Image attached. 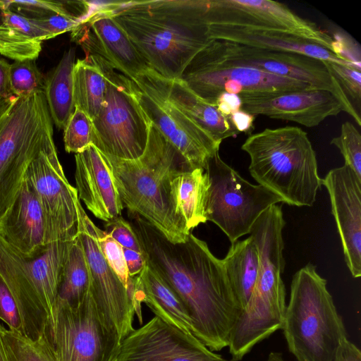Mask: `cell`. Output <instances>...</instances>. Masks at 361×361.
I'll return each mask as SVG.
<instances>
[{
    "instance_id": "6da1fadb",
    "label": "cell",
    "mask_w": 361,
    "mask_h": 361,
    "mask_svg": "<svg viewBox=\"0 0 361 361\" xmlns=\"http://www.w3.org/2000/svg\"><path fill=\"white\" fill-rule=\"evenodd\" d=\"M130 214L146 265L180 299L192 321L193 335L212 351L228 347L242 309L222 259L192 233L185 242L173 243L143 218Z\"/></svg>"
},
{
    "instance_id": "7a4b0ae2",
    "label": "cell",
    "mask_w": 361,
    "mask_h": 361,
    "mask_svg": "<svg viewBox=\"0 0 361 361\" xmlns=\"http://www.w3.org/2000/svg\"><path fill=\"white\" fill-rule=\"evenodd\" d=\"M207 8L208 0L113 1L103 7L147 66L169 80L180 79L210 41Z\"/></svg>"
},
{
    "instance_id": "3957f363",
    "label": "cell",
    "mask_w": 361,
    "mask_h": 361,
    "mask_svg": "<svg viewBox=\"0 0 361 361\" xmlns=\"http://www.w3.org/2000/svg\"><path fill=\"white\" fill-rule=\"evenodd\" d=\"M113 175L123 207L143 218L173 243L185 242L190 232L174 204L171 180L190 168L178 150L151 123L146 148L135 159L102 153Z\"/></svg>"
},
{
    "instance_id": "277c9868",
    "label": "cell",
    "mask_w": 361,
    "mask_h": 361,
    "mask_svg": "<svg viewBox=\"0 0 361 361\" xmlns=\"http://www.w3.org/2000/svg\"><path fill=\"white\" fill-rule=\"evenodd\" d=\"M241 149L252 178L291 206L312 207L322 183L316 153L297 126L265 128L248 136Z\"/></svg>"
},
{
    "instance_id": "5b68a950",
    "label": "cell",
    "mask_w": 361,
    "mask_h": 361,
    "mask_svg": "<svg viewBox=\"0 0 361 361\" xmlns=\"http://www.w3.org/2000/svg\"><path fill=\"white\" fill-rule=\"evenodd\" d=\"M326 280L308 263L293 276L281 329L298 361H334L347 338Z\"/></svg>"
},
{
    "instance_id": "8992f818",
    "label": "cell",
    "mask_w": 361,
    "mask_h": 361,
    "mask_svg": "<svg viewBox=\"0 0 361 361\" xmlns=\"http://www.w3.org/2000/svg\"><path fill=\"white\" fill-rule=\"evenodd\" d=\"M73 240L50 243L39 255L27 257L0 235V276L18 307L23 335L31 339L46 336Z\"/></svg>"
},
{
    "instance_id": "52a82bcc",
    "label": "cell",
    "mask_w": 361,
    "mask_h": 361,
    "mask_svg": "<svg viewBox=\"0 0 361 361\" xmlns=\"http://www.w3.org/2000/svg\"><path fill=\"white\" fill-rule=\"evenodd\" d=\"M53 135L44 92L0 99V218L32 161L55 147Z\"/></svg>"
},
{
    "instance_id": "ba28073f",
    "label": "cell",
    "mask_w": 361,
    "mask_h": 361,
    "mask_svg": "<svg viewBox=\"0 0 361 361\" xmlns=\"http://www.w3.org/2000/svg\"><path fill=\"white\" fill-rule=\"evenodd\" d=\"M106 80L104 102L92 121V144L103 154L122 159L140 157L151 122L137 100L131 80L101 56L91 54Z\"/></svg>"
},
{
    "instance_id": "9c48e42d",
    "label": "cell",
    "mask_w": 361,
    "mask_h": 361,
    "mask_svg": "<svg viewBox=\"0 0 361 361\" xmlns=\"http://www.w3.org/2000/svg\"><path fill=\"white\" fill-rule=\"evenodd\" d=\"M46 337L57 361H117L122 342L90 290L77 306L56 300Z\"/></svg>"
},
{
    "instance_id": "30bf717a",
    "label": "cell",
    "mask_w": 361,
    "mask_h": 361,
    "mask_svg": "<svg viewBox=\"0 0 361 361\" xmlns=\"http://www.w3.org/2000/svg\"><path fill=\"white\" fill-rule=\"evenodd\" d=\"M207 220L217 225L231 243L250 234L259 216L281 198L261 185L245 180L220 157L219 152L208 161Z\"/></svg>"
},
{
    "instance_id": "8fae6325",
    "label": "cell",
    "mask_w": 361,
    "mask_h": 361,
    "mask_svg": "<svg viewBox=\"0 0 361 361\" xmlns=\"http://www.w3.org/2000/svg\"><path fill=\"white\" fill-rule=\"evenodd\" d=\"M200 52L221 63L257 69L305 82L312 89L329 91L339 100L344 111L359 126H361L360 113L355 109L338 81L327 70L323 61L302 54L217 39H210Z\"/></svg>"
},
{
    "instance_id": "7c38bea8",
    "label": "cell",
    "mask_w": 361,
    "mask_h": 361,
    "mask_svg": "<svg viewBox=\"0 0 361 361\" xmlns=\"http://www.w3.org/2000/svg\"><path fill=\"white\" fill-rule=\"evenodd\" d=\"M167 79L149 68L132 80L139 104L149 121L178 150L191 169H205L221 142L214 140L166 97Z\"/></svg>"
},
{
    "instance_id": "4fadbf2b",
    "label": "cell",
    "mask_w": 361,
    "mask_h": 361,
    "mask_svg": "<svg viewBox=\"0 0 361 361\" xmlns=\"http://www.w3.org/2000/svg\"><path fill=\"white\" fill-rule=\"evenodd\" d=\"M180 79L213 106L223 92L257 95L312 89L308 84L297 80L248 67L221 63L200 52L188 64Z\"/></svg>"
},
{
    "instance_id": "5bb4252c",
    "label": "cell",
    "mask_w": 361,
    "mask_h": 361,
    "mask_svg": "<svg viewBox=\"0 0 361 361\" xmlns=\"http://www.w3.org/2000/svg\"><path fill=\"white\" fill-rule=\"evenodd\" d=\"M207 20L208 25H226L290 33L310 39L334 53L335 40L333 37L316 23L302 18L288 6L277 1L208 0Z\"/></svg>"
},
{
    "instance_id": "9a60e30c",
    "label": "cell",
    "mask_w": 361,
    "mask_h": 361,
    "mask_svg": "<svg viewBox=\"0 0 361 361\" xmlns=\"http://www.w3.org/2000/svg\"><path fill=\"white\" fill-rule=\"evenodd\" d=\"M23 178L40 203L48 243L73 240L78 234V196L65 176L56 147L42 151L30 164Z\"/></svg>"
},
{
    "instance_id": "2e32d148",
    "label": "cell",
    "mask_w": 361,
    "mask_h": 361,
    "mask_svg": "<svg viewBox=\"0 0 361 361\" xmlns=\"http://www.w3.org/2000/svg\"><path fill=\"white\" fill-rule=\"evenodd\" d=\"M76 209L78 235L90 273V291L100 312L123 341L134 330L135 301L105 259L97 241V226L88 217L78 198Z\"/></svg>"
},
{
    "instance_id": "e0dca14e",
    "label": "cell",
    "mask_w": 361,
    "mask_h": 361,
    "mask_svg": "<svg viewBox=\"0 0 361 361\" xmlns=\"http://www.w3.org/2000/svg\"><path fill=\"white\" fill-rule=\"evenodd\" d=\"M117 361H227L193 334L154 316L121 342Z\"/></svg>"
},
{
    "instance_id": "ac0fdd59",
    "label": "cell",
    "mask_w": 361,
    "mask_h": 361,
    "mask_svg": "<svg viewBox=\"0 0 361 361\" xmlns=\"http://www.w3.org/2000/svg\"><path fill=\"white\" fill-rule=\"evenodd\" d=\"M98 3L94 12L73 30L72 39L85 50L109 62L130 80L150 68L137 51L129 37L113 17Z\"/></svg>"
},
{
    "instance_id": "d6986e66",
    "label": "cell",
    "mask_w": 361,
    "mask_h": 361,
    "mask_svg": "<svg viewBox=\"0 0 361 361\" xmlns=\"http://www.w3.org/2000/svg\"><path fill=\"white\" fill-rule=\"evenodd\" d=\"M326 188L345 262L354 278L361 276V178L347 165L330 170Z\"/></svg>"
},
{
    "instance_id": "ffe728a7",
    "label": "cell",
    "mask_w": 361,
    "mask_h": 361,
    "mask_svg": "<svg viewBox=\"0 0 361 361\" xmlns=\"http://www.w3.org/2000/svg\"><path fill=\"white\" fill-rule=\"evenodd\" d=\"M241 109L253 115L264 116L297 123L307 128L344 111L339 100L330 92L310 89L272 94H240Z\"/></svg>"
},
{
    "instance_id": "44dd1931",
    "label": "cell",
    "mask_w": 361,
    "mask_h": 361,
    "mask_svg": "<svg viewBox=\"0 0 361 361\" xmlns=\"http://www.w3.org/2000/svg\"><path fill=\"white\" fill-rule=\"evenodd\" d=\"M75 180L78 199L94 216L106 222L120 216L123 205L111 171L93 145L75 154Z\"/></svg>"
},
{
    "instance_id": "7402d4cb",
    "label": "cell",
    "mask_w": 361,
    "mask_h": 361,
    "mask_svg": "<svg viewBox=\"0 0 361 361\" xmlns=\"http://www.w3.org/2000/svg\"><path fill=\"white\" fill-rule=\"evenodd\" d=\"M0 235L27 257L39 255L49 245L42 209L25 178L12 203L0 218Z\"/></svg>"
},
{
    "instance_id": "603a6c76",
    "label": "cell",
    "mask_w": 361,
    "mask_h": 361,
    "mask_svg": "<svg viewBox=\"0 0 361 361\" xmlns=\"http://www.w3.org/2000/svg\"><path fill=\"white\" fill-rule=\"evenodd\" d=\"M210 39L238 43L271 50L305 55L321 61H331L361 71L353 63L331 51L303 37L290 33L226 25H209Z\"/></svg>"
},
{
    "instance_id": "cb8c5ba5",
    "label": "cell",
    "mask_w": 361,
    "mask_h": 361,
    "mask_svg": "<svg viewBox=\"0 0 361 361\" xmlns=\"http://www.w3.org/2000/svg\"><path fill=\"white\" fill-rule=\"evenodd\" d=\"M135 302L137 313L145 302L156 317L193 334L192 321L180 299L147 265L135 278Z\"/></svg>"
},
{
    "instance_id": "d4e9b609",
    "label": "cell",
    "mask_w": 361,
    "mask_h": 361,
    "mask_svg": "<svg viewBox=\"0 0 361 361\" xmlns=\"http://www.w3.org/2000/svg\"><path fill=\"white\" fill-rule=\"evenodd\" d=\"M166 94L171 104L216 141L221 142L240 133L228 116L200 98L182 80L167 79Z\"/></svg>"
},
{
    "instance_id": "484cf974",
    "label": "cell",
    "mask_w": 361,
    "mask_h": 361,
    "mask_svg": "<svg viewBox=\"0 0 361 361\" xmlns=\"http://www.w3.org/2000/svg\"><path fill=\"white\" fill-rule=\"evenodd\" d=\"M209 188L207 173L202 168H185L171 180V195L178 214L191 232L207 220L206 204Z\"/></svg>"
},
{
    "instance_id": "4316f807",
    "label": "cell",
    "mask_w": 361,
    "mask_h": 361,
    "mask_svg": "<svg viewBox=\"0 0 361 361\" xmlns=\"http://www.w3.org/2000/svg\"><path fill=\"white\" fill-rule=\"evenodd\" d=\"M0 23V54L21 61H35L42 51L47 34L31 19L8 10L2 11Z\"/></svg>"
},
{
    "instance_id": "83f0119b",
    "label": "cell",
    "mask_w": 361,
    "mask_h": 361,
    "mask_svg": "<svg viewBox=\"0 0 361 361\" xmlns=\"http://www.w3.org/2000/svg\"><path fill=\"white\" fill-rule=\"evenodd\" d=\"M222 261L232 291L243 310L252 295L259 271V252L252 238L250 235L231 243Z\"/></svg>"
},
{
    "instance_id": "f1b7e54d",
    "label": "cell",
    "mask_w": 361,
    "mask_h": 361,
    "mask_svg": "<svg viewBox=\"0 0 361 361\" xmlns=\"http://www.w3.org/2000/svg\"><path fill=\"white\" fill-rule=\"evenodd\" d=\"M75 50L69 48L45 78L44 94L52 121L64 129L75 110L73 69Z\"/></svg>"
},
{
    "instance_id": "f546056e",
    "label": "cell",
    "mask_w": 361,
    "mask_h": 361,
    "mask_svg": "<svg viewBox=\"0 0 361 361\" xmlns=\"http://www.w3.org/2000/svg\"><path fill=\"white\" fill-rule=\"evenodd\" d=\"M74 103L93 119L102 109L106 90V78L90 54L75 61L73 69Z\"/></svg>"
},
{
    "instance_id": "4dcf8cb0",
    "label": "cell",
    "mask_w": 361,
    "mask_h": 361,
    "mask_svg": "<svg viewBox=\"0 0 361 361\" xmlns=\"http://www.w3.org/2000/svg\"><path fill=\"white\" fill-rule=\"evenodd\" d=\"M90 279L81 241H72L63 267L56 300L71 306L78 305L90 290Z\"/></svg>"
},
{
    "instance_id": "1f68e13d",
    "label": "cell",
    "mask_w": 361,
    "mask_h": 361,
    "mask_svg": "<svg viewBox=\"0 0 361 361\" xmlns=\"http://www.w3.org/2000/svg\"><path fill=\"white\" fill-rule=\"evenodd\" d=\"M1 11L8 10L29 19H39L52 15H71L85 18L94 11L92 3L85 1L1 0Z\"/></svg>"
},
{
    "instance_id": "d6a6232c",
    "label": "cell",
    "mask_w": 361,
    "mask_h": 361,
    "mask_svg": "<svg viewBox=\"0 0 361 361\" xmlns=\"http://www.w3.org/2000/svg\"><path fill=\"white\" fill-rule=\"evenodd\" d=\"M1 339L7 361H57L46 336L33 340L2 325Z\"/></svg>"
},
{
    "instance_id": "836d02e7",
    "label": "cell",
    "mask_w": 361,
    "mask_h": 361,
    "mask_svg": "<svg viewBox=\"0 0 361 361\" xmlns=\"http://www.w3.org/2000/svg\"><path fill=\"white\" fill-rule=\"evenodd\" d=\"M10 84L14 96L27 97L44 92L45 78L35 61H14L11 64Z\"/></svg>"
},
{
    "instance_id": "e575fe53",
    "label": "cell",
    "mask_w": 361,
    "mask_h": 361,
    "mask_svg": "<svg viewBox=\"0 0 361 361\" xmlns=\"http://www.w3.org/2000/svg\"><path fill=\"white\" fill-rule=\"evenodd\" d=\"M92 119L83 111L75 107L74 112L63 129L65 149L68 153L78 154L92 144Z\"/></svg>"
},
{
    "instance_id": "d590c367",
    "label": "cell",
    "mask_w": 361,
    "mask_h": 361,
    "mask_svg": "<svg viewBox=\"0 0 361 361\" xmlns=\"http://www.w3.org/2000/svg\"><path fill=\"white\" fill-rule=\"evenodd\" d=\"M342 154L345 164L361 178V135L355 126L349 121L341 127L338 136L331 140Z\"/></svg>"
},
{
    "instance_id": "8d00e7d4",
    "label": "cell",
    "mask_w": 361,
    "mask_h": 361,
    "mask_svg": "<svg viewBox=\"0 0 361 361\" xmlns=\"http://www.w3.org/2000/svg\"><path fill=\"white\" fill-rule=\"evenodd\" d=\"M323 62L330 73L338 81L355 109L357 108L360 112L361 72L337 63L325 61Z\"/></svg>"
},
{
    "instance_id": "74e56055",
    "label": "cell",
    "mask_w": 361,
    "mask_h": 361,
    "mask_svg": "<svg viewBox=\"0 0 361 361\" xmlns=\"http://www.w3.org/2000/svg\"><path fill=\"white\" fill-rule=\"evenodd\" d=\"M97 241L109 265L127 288L130 278L123 247L107 233L97 227Z\"/></svg>"
},
{
    "instance_id": "f35d334b",
    "label": "cell",
    "mask_w": 361,
    "mask_h": 361,
    "mask_svg": "<svg viewBox=\"0 0 361 361\" xmlns=\"http://www.w3.org/2000/svg\"><path fill=\"white\" fill-rule=\"evenodd\" d=\"M0 320L8 330L23 335L22 318L8 288L0 276Z\"/></svg>"
},
{
    "instance_id": "ab89813d",
    "label": "cell",
    "mask_w": 361,
    "mask_h": 361,
    "mask_svg": "<svg viewBox=\"0 0 361 361\" xmlns=\"http://www.w3.org/2000/svg\"><path fill=\"white\" fill-rule=\"evenodd\" d=\"M32 21L47 34V39H52L61 34L74 30L85 18L71 15H52L39 19H31Z\"/></svg>"
},
{
    "instance_id": "60d3db41",
    "label": "cell",
    "mask_w": 361,
    "mask_h": 361,
    "mask_svg": "<svg viewBox=\"0 0 361 361\" xmlns=\"http://www.w3.org/2000/svg\"><path fill=\"white\" fill-rule=\"evenodd\" d=\"M104 228V231L122 247L140 252V247L131 224L121 216L107 221Z\"/></svg>"
},
{
    "instance_id": "b9f144b4",
    "label": "cell",
    "mask_w": 361,
    "mask_h": 361,
    "mask_svg": "<svg viewBox=\"0 0 361 361\" xmlns=\"http://www.w3.org/2000/svg\"><path fill=\"white\" fill-rule=\"evenodd\" d=\"M242 102L238 94L223 92L216 99L215 106L224 115L229 116L241 109Z\"/></svg>"
},
{
    "instance_id": "7bdbcfd3",
    "label": "cell",
    "mask_w": 361,
    "mask_h": 361,
    "mask_svg": "<svg viewBox=\"0 0 361 361\" xmlns=\"http://www.w3.org/2000/svg\"><path fill=\"white\" fill-rule=\"evenodd\" d=\"M128 275L134 277L138 275L146 265L145 260L140 252L123 247Z\"/></svg>"
},
{
    "instance_id": "ee69618b",
    "label": "cell",
    "mask_w": 361,
    "mask_h": 361,
    "mask_svg": "<svg viewBox=\"0 0 361 361\" xmlns=\"http://www.w3.org/2000/svg\"><path fill=\"white\" fill-rule=\"evenodd\" d=\"M334 361H361L360 350L345 338L341 341Z\"/></svg>"
},
{
    "instance_id": "f6af8a7d",
    "label": "cell",
    "mask_w": 361,
    "mask_h": 361,
    "mask_svg": "<svg viewBox=\"0 0 361 361\" xmlns=\"http://www.w3.org/2000/svg\"><path fill=\"white\" fill-rule=\"evenodd\" d=\"M228 116L233 126L239 133H250L254 129L255 116L253 115L240 109Z\"/></svg>"
},
{
    "instance_id": "bcb514c9",
    "label": "cell",
    "mask_w": 361,
    "mask_h": 361,
    "mask_svg": "<svg viewBox=\"0 0 361 361\" xmlns=\"http://www.w3.org/2000/svg\"><path fill=\"white\" fill-rule=\"evenodd\" d=\"M11 64L0 58V99L13 96L10 84Z\"/></svg>"
},
{
    "instance_id": "7dc6e473",
    "label": "cell",
    "mask_w": 361,
    "mask_h": 361,
    "mask_svg": "<svg viewBox=\"0 0 361 361\" xmlns=\"http://www.w3.org/2000/svg\"><path fill=\"white\" fill-rule=\"evenodd\" d=\"M264 361H286L283 357V354L279 352H271Z\"/></svg>"
},
{
    "instance_id": "c3c4849f",
    "label": "cell",
    "mask_w": 361,
    "mask_h": 361,
    "mask_svg": "<svg viewBox=\"0 0 361 361\" xmlns=\"http://www.w3.org/2000/svg\"><path fill=\"white\" fill-rule=\"evenodd\" d=\"M1 326L2 324H0V361H7L1 339Z\"/></svg>"
},
{
    "instance_id": "681fc988",
    "label": "cell",
    "mask_w": 361,
    "mask_h": 361,
    "mask_svg": "<svg viewBox=\"0 0 361 361\" xmlns=\"http://www.w3.org/2000/svg\"><path fill=\"white\" fill-rule=\"evenodd\" d=\"M2 15H3V12L1 10L0 8V23H1L2 21Z\"/></svg>"
}]
</instances>
